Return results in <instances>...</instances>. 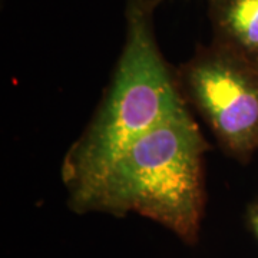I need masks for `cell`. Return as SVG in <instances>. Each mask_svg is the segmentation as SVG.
<instances>
[{"label": "cell", "instance_id": "6da1fadb", "mask_svg": "<svg viewBox=\"0 0 258 258\" xmlns=\"http://www.w3.org/2000/svg\"><path fill=\"white\" fill-rule=\"evenodd\" d=\"M155 9L141 0H126L125 42L111 82L62 162V182L71 210L134 142L188 108L178 89L175 71L157 42Z\"/></svg>", "mask_w": 258, "mask_h": 258}, {"label": "cell", "instance_id": "7a4b0ae2", "mask_svg": "<svg viewBox=\"0 0 258 258\" xmlns=\"http://www.w3.org/2000/svg\"><path fill=\"white\" fill-rule=\"evenodd\" d=\"M208 149L186 108L134 142L72 211L118 218L135 212L194 245L205 211L204 157Z\"/></svg>", "mask_w": 258, "mask_h": 258}, {"label": "cell", "instance_id": "52a82bcc", "mask_svg": "<svg viewBox=\"0 0 258 258\" xmlns=\"http://www.w3.org/2000/svg\"><path fill=\"white\" fill-rule=\"evenodd\" d=\"M257 66H258V64H257Z\"/></svg>", "mask_w": 258, "mask_h": 258}, {"label": "cell", "instance_id": "8992f818", "mask_svg": "<svg viewBox=\"0 0 258 258\" xmlns=\"http://www.w3.org/2000/svg\"><path fill=\"white\" fill-rule=\"evenodd\" d=\"M141 2H144V3H148V5H151V6H155V8H158L164 0H141Z\"/></svg>", "mask_w": 258, "mask_h": 258}, {"label": "cell", "instance_id": "5b68a950", "mask_svg": "<svg viewBox=\"0 0 258 258\" xmlns=\"http://www.w3.org/2000/svg\"><path fill=\"white\" fill-rule=\"evenodd\" d=\"M247 224L258 240V198H255L247 208Z\"/></svg>", "mask_w": 258, "mask_h": 258}, {"label": "cell", "instance_id": "277c9868", "mask_svg": "<svg viewBox=\"0 0 258 258\" xmlns=\"http://www.w3.org/2000/svg\"><path fill=\"white\" fill-rule=\"evenodd\" d=\"M212 42L258 64V0H207Z\"/></svg>", "mask_w": 258, "mask_h": 258}, {"label": "cell", "instance_id": "3957f363", "mask_svg": "<svg viewBox=\"0 0 258 258\" xmlns=\"http://www.w3.org/2000/svg\"><path fill=\"white\" fill-rule=\"evenodd\" d=\"M178 89L222 151L247 164L258 149V66L211 42L175 69Z\"/></svg>", "mask_w": 258, "mask_h": 258}]
</instances>
